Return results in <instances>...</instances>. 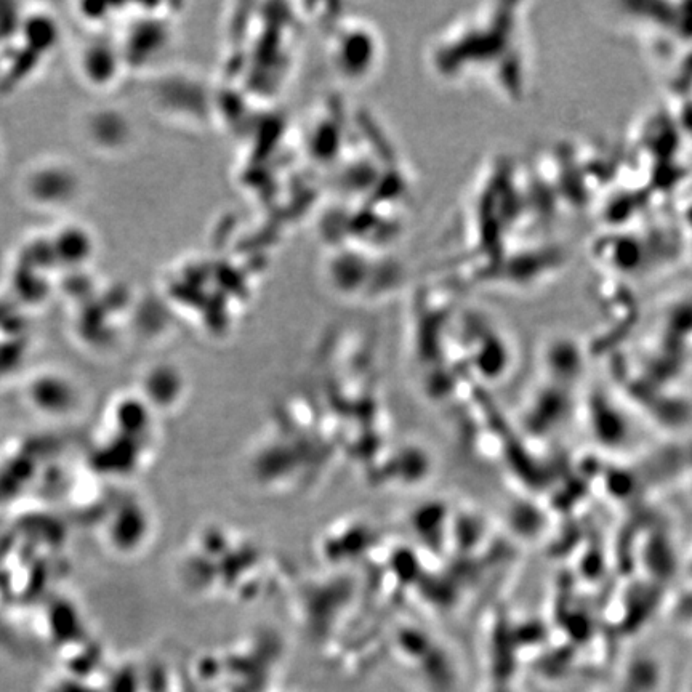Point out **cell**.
Masks as SVG:
<instances>
[{
	"instance_id": "obj_1",
	"label": "cell",
	"mask_w": 692,
	"mask_h": 692,
	"mask_svg": "<svg viewBox=\"0 0 692 692\" xmlns=\"http://www.w3.org/2000/svg\"><path fill=\"white\" fill-rule=\"evenodd\" d=\"M604 13L614 28L636 41L646 42L652 57L659 58L667 45L668 36L676 37L678 44L692 42V4H609Z\"/></svg>"
}]
</instances>
